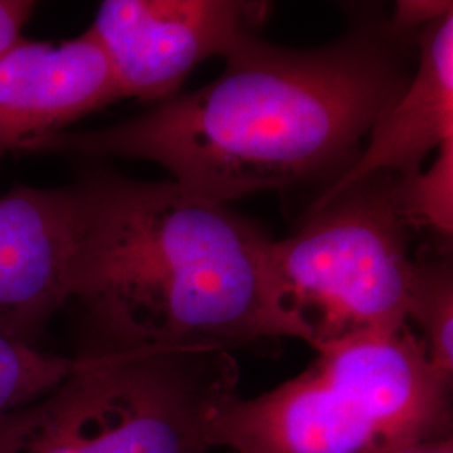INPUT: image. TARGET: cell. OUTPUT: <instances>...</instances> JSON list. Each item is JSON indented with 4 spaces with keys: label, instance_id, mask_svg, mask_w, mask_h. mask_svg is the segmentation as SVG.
<instances>
[{
    "label": "cell",
    "instance_id": "obj_1",
    "mask_svg": "<svg viewBox=\"0 0 453 453\" xmlns=\"http://www.w3.org/2000/svg\"><path fill=\"white\" fill-rule=\"evenodd\" d=\"M406 61L403 37L387 20H365L323 48H280L256 34L226 56L215 81L113 127L42 136L20 153L157 163L188 194L219 203L331 183L405 91Z\"/></svg>",
    "mask_w": 453,
    "mask_h": 453
},
{
    "label": "cell",
    "instance_id": "obj_2",
    "mask_svg": "<svg viewBox=\"0 0 453 453\" xmlns=\"http://www.w3.org/2000/svg\"><path fill=\"white\" fill-rule=\"evenodd\" d=\"M81 224L71 301L104 349H224L304 341L282 306L273 239L228 203L175 181L91 172L76 181Z\"/></svg>",
    "mask_w": 453,
    "mask_h": 453
},
{
    "label": "cell",
    "instance_id": "obj_3",
    "mask_svg": "<svg viewBox=\"0 0 453 453\" xmlns=\"http://www.w3.org/2000/svg\"><path fill=\"white\" fill-rule=\"evenodd\" d=\"M296 378L237 395L209 421L211 449L235 453H381L452 435V378L413 327L357 334L316 349Z\"/></svg>",
    "mask_w": 453,
    "mask_h": 453
},
{
    "label": "cell",
    "instance_id": "obj_4",
    "mask_svg": "<svg viewBox=\"0 0 453 453\" xmlns=\"http://www.w3.org/2000/svg\"><path fill=\"white\" fill-rule=\"evenodd\" d=\"M224 349H104L0 415V453H211V415L237 395Z\"/></svg>",
    "mask_w": 453,
    "mask_h": 453
},
{
    "label": "cell",
    "instance_id": "obj_5",
    "mask_svg": "<svg viewBox=\"0 0 453 453\" xmlns=\"http://www.w3.org/2000/svg\"><path fill=\"white\" fill-rule=\"evenodd\" d=\"M396 177L378 173L312 203L291 237L273 242L282 306L314 349L408 324L415 256Z\"/></svg>",
    "mask_w": 453,
    "mask_h": 453
},
{
    "label": "cell",
    "instance_id": "obj_6",
    "mask_svg": "<svg viewBox=\"0 0 453 453\" xmlns=\"http://www.w3.org/2000/svg\"><path fill=\"white\" fill-rule=\"evenodd\" d=\"M269 4L243 0H106L88 29L121 97L165 101L209 58L256 35Z\"/></svg>",
    "mask_w": 453,
    "mask_h": 453
},
{
    "label": "cell",
    "instance_id": "obj_7",
    "mask_svg": "<svg viewBox=\"0 0 453 453\" xmlns=\"http://www.w3.org/2000/svg\"><path fill=\"white\" fill-rule=\"evenodd\" d=\"M81 205L78 187L17 185L0 196V334L34 344L71 301Z\"/></svg>",
    "mask_w": 453,
    "mask_h": 453
},
{
    "label": "cell",
    "instance_id": "obj_8",
    "mask_svg": "<svg viewBox=\"0 0 453 453\" xmlns=\"http://www.w3.org/2000/svg\"><path fill=\"white\" fill-rule=\"evenodd\" d=\"M119 97L89 31L61 44L20 39L0 58V160Z\"/></svg>",
    "mask_w": 453,
    "mask_h": 453
},
{
    "label": "cell",
    "instance_id": "obj_9",
    "mask_svg": "<svg viewBox=\"0 0 453 453\" xmlns=\"http://www.w3.org/2000/svg\"><path fill=\"white\" fill-rule=\"evenodd\" d=\"M418 63L405 91L368 133V143L312 203L378 173L415 175L438 148L453 142V12L417 35Z\"/></svg>",
    "mask_w": 453,
    "mask_h": 453
},
{
    "label": "cell",
    "instance_id": "obj_10",
    "mask_svg": "<svg viewBox=\"0 0 453 453\" xmlns=\"http://www.w3.org/2000/svg\"><path fill=\"white\" fill-rule=\"evenodd\" d=\"M408 324L417 327L432 366L453 376V271L445 252L417 254L408 304Z\"/></svg>",
    "mask_w": 453,
    "mask_h": 453
},
{
    "label": "cell",
    "instance_id": "obj_11",
    "mask_svg": "<svg viewBox=\"0 0 453 453\" xmlns=\"http://www.w3.org/2000/svg\"><path fill=\"white\" fill-rule=\"evenodd\" d=\"M76 366V357L44 353L0 334V415L27 405L56 388Z\"/></svg>",
    "mask_w": 453,
    "mask_h": 453
},
{
    "label": "cell",
    "instance_id": "obj_12",
    "mask_svg": "<svg viewBox=\"0 0 453 453\" xmlns=\"http://www.w3.org/2000/svg\"><path fill=\"white\" fill-rule=\"evenodd\" d=\"M400 211L411 228H428L438 237L453 234V142L440 146L435 160L411 177H396Z\"/></svg>",
    "mask_w": 453,
    "mask_h": 453
},
{
    "label": "cell",
    "instance_id": "obj_13",
    "mask_svg": "<svg viewBox=\"0 0 453 453\" xmlns=\"http://www.w3.org/2000/svg\"><path fill=\"white\" fill-rule=\"evenodd\" d=\"M453 12L450 0H400L393 7L388 27L391 33L405 37L418 34Z\"/></svg>",
    "mask_w": 453,
    "mask_h": 453
},
{
    "label": "cell",
    "instance_id": "obj_14",
    "mask_svg": "<svg viewBox=\"0 0 453 453\" xmlns=\"http://www.w3.org/2000/svg\"><path fill=\"white\" fill-rule=\"evenodd\" d=\"M33 11V2L0 0V58L22 39V29Z\"/></svg>",
    "mask_w": 453,
    "mask_h": 453
},
{
    "label": "cell",
    "instance_id": "obj_15",
    "mask_svg": "<svg viewBox=\"0 0 453 453\" xmlns=\"http://www.w3.org/2000/svg\"><path fill=\"white\" fill-rule=\"evenodd\" d=\"M381 453H453L452 435L413 441Z\"/></svg>",
    "mask_w": 453,
    "mask_h": 453
}]
</instances>
